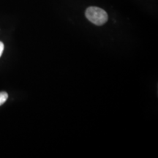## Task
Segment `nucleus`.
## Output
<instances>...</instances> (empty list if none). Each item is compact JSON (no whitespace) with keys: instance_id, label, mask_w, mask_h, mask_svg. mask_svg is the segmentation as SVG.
Returning a JSON list of instances; mask_svg holds the SVG:
<instances>
[{"instance_id":"2","label":"nucleus","mask_w":158,"mask_h":158,"mask_svg":"<svg viewBox=\"0 0 158 158\" xmlns=\"http://www.w3.org/2000/svg\"><path fill=\"white\" fill-rule=\"evenodd\" d=\"M8 98V94L7 92H0V106L3 105L6 102V100Z\"/></svg>"},{"instance_id":"3","label":"nucleus","mask_w":158,"mask_h":158,"mask_svg":"<svg viewBox=\"0 0 158 158\" xmlns=\"http://www.w3.org/2000/svg\"><path fill=\"white\" fill-rule=\"evenodd\" d=\"M4 48H5V45H4L3 43L0 41V57H1L3 51H4Z\"/></svg>"},{"instance_id":"1","label":"nucleus","mask_w":158,"mask_h":158,"mask_svg":"<svg viewBox=\"0 0 158 158\" xmlns=\"http://www.w3.org/2000/svg\"><path fill=\"white\" fill-rule=\"evenodd\" d=\"M85 14L89 21L98 26L104 24L108 19L107 13L104 10L98 7H88Z\"/></svg>"}]
</instances>
